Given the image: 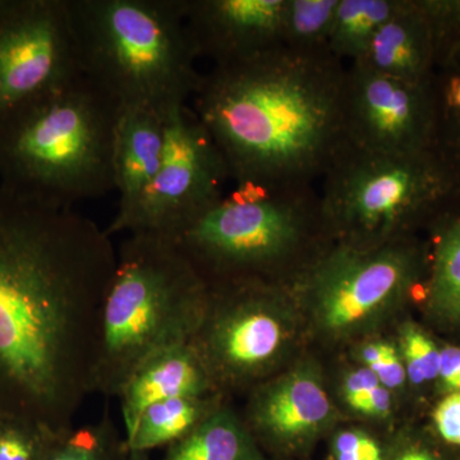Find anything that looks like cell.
Segmentation results:
<instances>
[{
    "mask_svg": "<svg viewBox=\"0 0 460 460\" xmlns=\"http://www.w3.org/2000/svg\"><path fill=\"white\" fill-rule=\"evenodd\" d=\"M429 265V307L444 323L460 326V198L436 217Z\"/></svg>",
    "mask_w": 460,
    "mask_h": 460,
    "instance_id": "d6986e66",
    "label": "cell"
},
{
    "mask_svg": "<svg viewBox=\"0 0 460 460\" xmlns=\"http://www.w3.org/2000/svg\"><path fill=\"white\" fill-rule=\"evenodd\" d=\"M370 370L374 371L381 385L386 387L387 390L399 389L404 385L405 378H407L404 362L396 348L383 362L377 363Z\"/></svg>",
    "mask_w": 460,
    "mask_h": 460,
    "instance_id": "4dcf8cb0",
    "label": "cell"
},
{
    "mask_svg": "<svg viewBox=\"0 0 460 460\" xmlns=\"http://www.w3.org/2000/svg\"><path fill=\"white\" fill-rule=\"evenodd\" d=\"M356 411L362 414H367V416L377 417V419L389 416L392 411V395H390L389 390L383 385L377 386Z\"/></svg>",
    "mask_w": 460,
    "mask_h": 460,
    "instance_id": "d6a6232c",
    "label": "cell"
},
{
    "mask_svg": "<svg viewBox=\"0 0 460 460\" xmlns=\"http://www.w3.org/2000/svg\"><path fill=\"white\" fill-rule=\"evenodd\" d=\"M394 349V345L384 343V341L368 343L363 345L361 350H359V359H361L365 367L372 368L375 367L377 363L383 362Z\"/></svg>",
    "mask_w": 460,
    "mask_h": 460,
    "instance_id": "836d02e7",
    "label": "cell"
},
{
    "mask_svg": "<svg viewBox=\"0 0 460 460\" xmlns=\"http://www.w3.org/2000/svg\"><path fill=\"white\" fill-rule=\"evenodd\" d=\"M429 87L435 115L432 151L460 198V50L436 60Z\"/></svg>",
    "mask_w": 460,
    "mask_h": 460,
    "instance_id": "44dd1931",
    "label": "cell"
},
{
    "mask_svg": "<svg viewBox=\"0 0 460 460\" xmlns=\"http://www.w3.org/2000/svg\"><path fill=\"white\" fill-rule=\"evenodd\" d=\"M213 381L190 343L175 345L142 363L118 394L123 416L124 436L137 423L142 411L155 402L214 394Z\"/></svg>",
    "mask_w": 460,
    "mask_h": 460,
    "instance_id": "2e32d148",
    "label": "cell"
},
{
    "mask_svg": "<svg viewBox=\"0 0 460 460\" xmlns=\"http://www.w3.org/2000/svg\"><path fill=\"white\" fill-rule=\"evenodd\" d=\"M243 420L256 440L286 447L325 431L334 408L316 366L302 362L253 387Z\"/></svg>",
    "mask_w": 460,
    "mask_h": 460,
    "instance_id": "4fadbf2b",
    "label": "cell"
},
{
    "mask_svg": "<svg viewBox=\"0 0 460 460\" xmlns=\"http://www.w3.org/2000/svg\"><path fill=\"white\" fill-rule=\"evenodd\" d=\"M81 75L120 108L166 111L198 89L186 0H69Z\"/></svg>",
    "mask_w": 460,
    "mask_h": 460,
    "instance_id": "5b68a950",
    "label": "cell"
},
{
    "mask_svg": "<svg viewBox=\"0 0 460 460\" xmlns=\"http://www.w3.org/2000/svg\"><path fill=\"white\" fill-rule=\"evenodd\" d=\"M128 460H150L148 453L145 452H129Z\"/></svg>",
    "mask_w": 460,
    "mask_h": 460,
    "instance_id": "d590c367",
    "label": "cell"
},
{
    "mask_svg": "<svg viewBox=\"0 0 460 460\" xmlns=\"http://www.w3.org/2000/svg\"><path fill=\"white\" fill-rule=\"evenodd\" d=\"M66 432L0 414V460H44Z\"/></svg>",
    "mask_w": 460,
    "mask_h": 460,
    "instance_id": "d4e9b609",
    "label": "cell"
},
{
    "mask_svg": "<svg viewBox=\"0 0 460 460\" xmlns=\"http://www.w3.org/2000/svg\"><path fill=\"white\" fill-rule=\"evenodd\" d=\"M337 460H383L380 447L365 432L348 429L334 440Z\"/></svg>",
    "mask_w": 460,
    "mask_h": 460,
    "instance_id": "83f0119b",
    "label": "cell"
},
{
    "mask_svg": "<svg viewBox=\"0 0 460 460\" xmlns=\"http://www.w3.org/2000/svg\"><path fill=\"white\" fill-rule=\"evenodd\" d=\"M344 111L350 146L384 154L432 150L435 115L429 83L411 84L350 65Z\"/></svg>",
    "mask_w": 460,
    "mask_h": 460,
    "instance_id": "7c38bea8",
    "label": "cell"
},
{
    "mask_svg": "<svg viewBox=\"0 0 460 460\" xmlns=\"http://www.w3.org/2000/svg\"><path fill=\"white\" fill-rule=\"evenodd\" d=\"M287 0H186V25L199 58L215 65L283 47Z\"/></svg>",
    "mask_w": 460,
    "mask_h": 460,
    "instance_id": "5bb4252c",
    "label": "cell"
},
{
    "mask_svg": "<svg viewBox=\"0 0 460 460\" xmlns=\"http://www.w3.org/2000/svg\"><path fill=\"white\" fill-rule=\"evenodd\" d=\"M401 3L402 0H341L330 32L329 53L341 63L359 62L375 33L395 13Z\"/></svg>",
    "mask_w": 460,
    "mask_h": 460,
    "instance_id": "7402d4cb",
    "label": "cell"
},
{
    "mask_svg": "<svg viewBox=\"0 0 460 460\" xmlns=\"http://www.w3.org/2000/svg\"><path fill=\"white\" fill-rule=\"evenodd\" d=\"M380 385L381 384L377 380L376 375L370 368L362 367L350 372L345 377L343 384L345 402H347L350 408L356 411L358 405L365 402L368 395Z\"/></svg>",
    "mask_w": 460,
    "mask_h": 460,
    "instance_id": "f546056e",
    "label": "cell"
},
{
    "mask_svg": "<svg viewBox=\"0 0 460 460\" xmlns=\"http://www.w3.org/2000/svg\"><path fill=\"white\" fill-rule=\"evenodd\" d=\"M394 460H438L428 450L422 449H411L407 452L402 453L401 456H396Z\"/></svg>",
    "mask_w": 460,
    "mask_h": 460,
    "instance_id": "e575fe53",
    "label": "cell"
},
{
    "mask_svg": "<svg viewBox=\"0 0 460 460\" xmlns=\"http://www.w3.org/2000/svg\"><path fill=\"white\" fill-rule=\"evenodd\" d=\"M117 265L90 217L0 190V414L68 431L91 392Z\"/></svg>",
    "mask_w": 460,
    "mask_h": 460,
    "instance_id": "6da1fadb",
    "label": "cell"
},
{
    "mask_svg": "<svg viewBox=\"0 0 460 460\" xmlns=\"http://www.w3.org/2000/svg\"><path fill=\"white\" fill-rule=\"evenodd\" d=\"M353 65L407 83L429 84L436 66V45L419 0H402L395 13L375 33L365 56Z\"/></svg>",
    "mask_w": 460,
    "mask_h": 460,
    "instance_id": "e0dca14e",
    "label": "cell"
},
{
    "mask_svg": "<svg viewBox=\"0 0 460 460\" xmlns=\"http://www.w3.org/2000/svg\"><path fill=\"white\" fill-rule=\"evenodd\" d=\"M401 349L407 377L414 385L438 378L440 349L425 332L414 325H405L402 330Z\"/></svg>",
    "mask_w": 460,
    "mask_h": 460,
    "instance_id": "484cf974",
    "label": "cell"
},
{
    "mask_svg": "<svg viewBox=\"0 0 460 460\" xmlns=\"http://www.w3.org/2000/svg\"><path fill=\"white\" fill-rule=\"evenodd\" d=\"M166 113L147 107H126L120 111L114 145L118 210L105 229L111 237L128 232L155 180L164 155Z\"/></svg>",
    "mask_w": 460,
    "mask_h": 460,
    "instance_id": "9a60e30c",
    "label": "cell"
},
{
    "mask_svg": "<svg viewBox=\"0 0 460 460\" xmlns=\"http://www.w3.org/2000/svg\"><path fill=\"white\" fill-rule=\"evenodd\" d=\"M321 180L326 232L337 244L359 248L407 239L411 226L434 222L456 196L432 150L384 154L345 144Z\"/></svg>",
    "mask_w": 460,
    "mask_h": 460,
    "instance_id": "52a82bcc",
    "label": "cell"
},
{
    "mask_svg": "<svg viewBox=\"0 0 460 460\" xmlns=\"http://www.w3.org/2000/svg\"><path fill=\"white\" fill-rule=\"evenodd\" d=\"M208 281L171 238L131 233L100 311L91 392L118 398L129 376L151 357L190 343L204 314Z\"/></svg>",
    "mask_w": 460,
    "mask_h": 460,
    "instance_id": "277c9868",
    "label": "cell"
},
{
    "mask_svg": "<svg viewBox=\"0 0 460 460\" xmlns=\"http://www.w3.org/2000/svg\"><path fill=\"white\" fill-rule=\"evenodd\" d=\"M5 3H7V0H0V9H2L3 7H4Z\"/></svg>",
    "mask_w": 460,
    "mask_h": 460,
    "instance_id": "8d00e7d4",
    "label": "cell"
},
{
    "mask_svg": "<svg viewBox=\"0 0 460 460\" xmlns=\"http://www.w3.org/2000/svg\"><path fill=\"white\" fill-rule=\"evenodd\" d=\"M438 380L445 392H460V348L445 347L440 349V366H438Z\"/></svg>",
    "mask_w": 460,
    "mask_h": 460,
    "instance_id": "1f68e13d",
    "label": "cell"
},
{
    "mask_svg": "<svg viewBox=\"0 0 460 460\" xmlns=\"http://www.w3.org/2000/svg\"><path fill=\"white\" fill-rule=\"evenodd\" d=\"M122 108L81 75L0 119V190L33 204L72 208L114 184Z\"/></svg>",
    "mask_w": 460,
    "mask_h": 460,
    "instance_id": "3957f363",
    "label": "cell"
},
{
    "mask_svg": "<svg viewBox=\"0 0 460 460\" xmlns=\"http://www.w3.org/2000/svg\"><path fill=\"white\" fill-rule=\"evenodd\" d=\"M228 165L189 104L166 113L162 165L128 233L171 238L226 196Z\"/></svg>",
    "mask_w": 460,
    "mask_h": 460,
    "instance_id": "30bf717a",
    "label": "cell"
},
{
    "mask_svg": "<svg viewBox=\"0 0 460 460\" xmlns=\"http://www.w3.org/2000/svg\"><path fill=\"white\" fill-rule=\"evenodd\" d=\"M78 75L69 0H7L0 9V119Z\"/></svg>",
    "mask_w": 460,
    "mask_h": 460,
    "instance_id": "8fae6325",
    "label": "cell"
},
{
    "mask_svg": "<svg viewBox=\"0 0 460 460\" xmlns=\"http://www.w3.org/2000/svg\"><path fill=\"white\" fill-rule=\"evenodd\" d=\"M341 0H287L281 45L298 53H329L330 32Z\"/></svg>",
    "mask_w": 460,
    "mask_h": 460,
    "instance_id": "603a6c76",
    "label": "cell"
},
{
    "mask_svg": "<svg viewBox=\"0 0 460 460\" xmlns=\"http://www.w3.org/2000/svg\"><path fill=\"white\" fill-rule=\"evenodd\" d=\"M162 460H263L243 417L222 402L189 435L165 447Z\"/></svg>",
    "mask_w": 460,
    "mask_h": 460,
    "instance_id": "ac0fdd59",
    "label": "cell"
},
{
    "mask_svg": "<svg viewBox=\"0 0 460 460\" xmlns=\"http://www.w3.org/2000/svg\"><path fill=\"white\" fill-rule=\"evenodd\" d=\"M126 438L108 408L102 419L66 431L44 460H128Z\"/></svg>",
    "mask_w": 460,
    "mask_h": 460,
    "instance_id": "cb8c5ba5",
    "label": "cell"
},
{
    "mask_svg": "<svg viewBox=\"0 0 460 460\" xmlns=\"http://www.w3.org/2000/svg\"><path fill=\"white\" fill-rule=\"evenodd\" d=\"M408 239L384 246L325 248L299 275V289L321 334L347 339L394 313L426 271Z\"/></svg>",
    "mask_w": 460,
    "mask_h": 460,
    "instance_id": "ba28073f",
    "label": "cell"
},
{
    "mask_svg": "<svg viewBox=\"0 0 460 460\" xmlns=\"http://www.w3.org/2000/svg\"><path fill=\"white\" fill-rule=\"evenodd\" d=\"M314 226L325 228L313 187L235 186L171 239L208 286L269 283V275L301 255Z\"/></svg>",
    "mask_w": 460,
    "mask_h": 460,
    "instance_id": "8992f818",
    "label": "cell"
},
{
    "mask_svg": "<svg viewBox=\"0 0 460 460\" xmlns=\"http://www.w3.org/2000/svg\"><path fill=\"white\" fill-rule=\"evenodd\" d=\"M224 402L219 393L199 396H178L146 408L128 435L124 436L129 452L168 447L189 435L199 423Z\"/></svg>",
    "mask_w": 460,
    "mask_h": 460,
    "instance_id": "ffe728a7",
    "label": "cell"
},
{
    "mask_svg": "<svg viewBox=\"0 0 460 460\" xmlns=\"http://www.w3.org/2000/svg\"><path fill=\"white\" fill-rule=\"evenodd\" d=\"M208 304L190 344L215 390H251L286 358L296 325L283 290L262 281L208 286Z\"/></svg>",
    "mask_w": 460,
    "mask_h": 460,
    "instance_id": "9c48e42d",
    "label": "cell"
},
{
    "mask_svg": "<svg viewBox=\"0 0 460 460\" xmlns=\"http://www.w3.org/2000/svg\"><path fill=\"white\" fill-rule=\"evenodd\" d=\"M347 66L279 47L215 65L193 93L235 186H311L347 144Z\"/></svg>",
    "mask_w": 460,
    "mask_h": 460,
    "instance_id": "7a4b0ae2",
    "label": "cell"
},
{
    "mask_svg": "<svg viewBox=\"0 0 460 460\" xmlns=\"http://www.w3.org/2000/svg\"><path fill=\"white\" fill-rule=\"evenodd\" d=\"M436 429L447 444L460 447V392L445 396L434 411Z\"/></svg>",
    "mask_w": 460,
    "mask_h": 460,
    "instance_id": "f1b7e54d",
    "label": "cell"
},
{
    "mask_svg": "<svg viewBox=\"0 0 460 460\" xmlns=\"http://www.w3.org/2000/svg\"><path fill=\"white\" fill-rule=\"evenodd\" d=\"M436 45V60L460 50V0H419Z\"/></svg>",
    "mask_w": 460,
    "mask_h": 460,
    "instance_id": "4316f807",
    "label": "cell"
}]
</instances>
